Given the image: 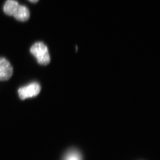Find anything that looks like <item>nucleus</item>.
<instances>
[{
  "mask_svg": "<svg viewBox=\"0 0 160 160\" xmlns=\"http://www.w3.org/2000/svg\"><path fill=\"white\" fill-rule=\"evenodd\" d=\"M30 51L40 65L46 66L50 63V57L48 49L44 43H35L31 48Z\"/></svg>",
  "mask_w": 160,
  "mask_h": 160,
  "instance_id": "nucleus-1",
  "label": "nucleus"
},
{
  "mask_svg": "<svg viewBox=\"0 0 160 160\" xmlns=\"http://www.w3.org/2000/svg\"><path fill=\"white\" fill-rule=\"evenodd\" d=\"M41 87L38 83H32L28 86L20 88L18 90V94L20 99L24 100L27 98L36 96L41 92Z\"/></svg>",
  "mask_w": 160,
  "mask_h": 160,
  "instance_id": "nucleus-2",
  "label": "nucleus"
},
{
  "mask_svg": "<svg viewBox=\"0 0 160 160\" xmlns=\"http://www.w3.org/2000/svg\"><path fill=\"white\" fill-rule=\"evenodd\" d=\"M13 74V68L4 58L0 57V81L9 80Z\"/></svg>",
  "mask_w": 160,
  "mask_h": 160,
  "instance_id": "nucleus-3",
  "label": "nucleus"
},
{
  "mask_svg": "<svg viewBox=\"0 0 160 160\" xmlns=\"http://www.w3.org/2000/svg\"><path fill=\"white\" fill-rule=\"evenodd\" d=\"M12 16L19 21H26L29 19L30 12L27 7L19 5L14 11Z\"/></svg>",
  "mask_w": 160,
  "mask_h": 160,
  "instance_id": "nucleus-4",
  "label": "nucleus"
},
{
  "mask_svg": "<svg viewBox=\"0 0 160 160\" xmlns=\"http://www.w3.org/2000/svg\"><path fill=\"white\" fill-rule=\"evenodd\" d=\"M19 5V3L15 0H8L4 6V12L8 15L12 16L14 11Z\"/></svg>",
  "mask_w": 160,
  "mask_h": 160,
  "instance_id": "nucleus-5",
  "label": "nucleus"
},
{
  "mask_svg": "<svg viewBox=\"0 0 160 160\" xmlns=\"http://www.w3.org/2000/svg\"><path fill=\"white\" fill-rule=\"evenodd\" d=\"M63 160H82V154L77 150L72 149L67 152Z\"/></svg>",
  "mask_w": 160,
  "mask_h": 160,
  "instance_id": "nucleus-6",
  "label": "nucleus"
},
{
  "mask_svg": "<svg viewBox=\"0 0 160 160\" xmlns=\"http://www.w3.org/2000/svg\"><path fill=\"white\" fill-rule=\"evenodd\" d=\"M32 3H36L38 1V0H29Z\"/></svg>",
  "mask_w": 160,
  "mask_h": 160,
  "instance_id": "nucleus-7",
  "label": "nucleus"
}]
</instances>
